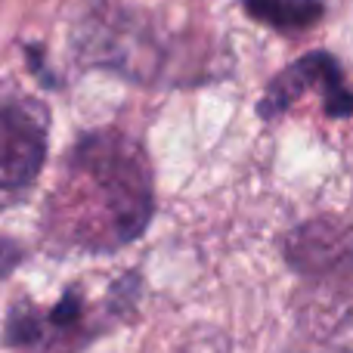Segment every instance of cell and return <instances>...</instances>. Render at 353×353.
Returning <instances> with one entry per match:
<instances>
[{
  "mask_svg": "<svg viewBox=\"0 0 353 353\" xmlns=\"http://www.w3.org/2000/svg\"><path fill=\"white\" fill-rule=\"evenodd\" d=\"M25 62H28V72L34 74L37 81H41L43 87H59V81H56V74L50 72V65H47V53H43L41 47H34V43H28L25 47Z\"/></svg>",
  "mask_w": 353,
  "mask_h": 353,
  "instance_id": "52a82bcc",
  "label": "cell"
},
{
  "mask_svg": "<svg viewBox=\"0 0 353 353\" xmlns=\"http://www.w3.org/2000/svg\"><path fill=\"white\" fill-rule=\"evenodd\" d=\"M310 90L323 97V112L329 121L353 118V84L347 81L341 59L332 50H310L294 62H288L285 68H279L257 99V118L263 124H276Z\"/></svg>",
  "mask_w": 353,
  "mask_h": 353,
  "instance_id": "277c9868",
  "label": "cell"
},
{
  "mask_svg": "<svg viewBox=\"0 0 353 353\" xmlns=\"http://www.w3.org/2000/svg\"><path fill=\"white\" fill-rule=\"evenodd\" d=\"M50 152V109L22 90L0 93V199L16 201L37 183Z\"/></svg>",
  "mask_w": 353,
  "mask_h": 353,
  "instance_id": "3957f363",
  "label": "cell"
},
{
  "mask_svg": "<svg viewBox=\"0 0 353 353\" xmlns=\"http://www.w3.org/2000/svg\"><path fill=\"white\" fill-rule=\"evenodd\" d=\"M183 353H232V350H230V341H226L223 335H217V332H205V335L195 338Z\"/></svg>",
  "mask_w": 353,
  "mask_h": 353,
  "instance_id": "9c48e42d",
  "label": "cell"
},
{
  "mask_svg": "<svg viewBox=\"0 0 353 353\" xmlns=\"http://www.w3.org/2000/svg\"><path fill=\"white\" fill-rule=\"evenodd\" d=\"M245 16L276 34H304L325 19V0H239Z\"/></svg>",
  "mask_w": 353,
  "mask_h": 353,
  "instance_id": "8992f818",
  "label": "cell"
},
{
  "mask_svg": "<svg viewBox=\"0 0 353 353\" xmlns=\"http://www.w3.org/2000/svg\"><path fill=\"white\" fill-rule=\"evenodd\" d=\"M152 217L155 171L146 146L112 124L81 134L43 211L50 242L78 254H115L146 236Z\"/></svg>",
  "mask_w": 353,
  "mask_h": 353,
  "instance_id": "6da1fadb",
  "label": "cell"
},
{
  "mask_svg": "<svg viewBox=\"0 0 353 353\" xmlns=\"http://www.w3.org/2000/svg\"><path fill=\"white\" fill-rule=\"evenodd\" d=\"M143 298V273H128L93 288L87 279L65 285L53 307L19 298L3 319V347L19 353H84L109 332L134 323Z\"/></svg>",
  "mask_w": 353,
  "mask_h": 353,
  "instance_id": "7a4b0ae2",
  "label": "cell"
},
{
  "mask_svg": "<svg viewBox=\"0 0 353 353\" xmlns=\"http://www.w3.org/2000/svg\"><path fill=\"white\" fill-rule=\"evenodd\" d=\"M282 261L310 282L353 276V223L335 214H319L279 239Z\"/></svg>",
  "mask_w": 353,
  "mask_h": 353,
  "instance_id": "5b68a950",
  "label": "cell"
},
{
  "mask_svg": "<svg viewBox=\"0 0 353 353\" xmlns=\"http://www.w3.org/2000/svg\"><path fill=\"white\" fill-rule=\"evenodd\" d=\"M22 261H25L22 245H19L16 239H6V236L0 239V279H6V276H10Z\"/></svg>",
  "mask_w": 353,
  "mask_h": 353,
  "instance_id": "ba28073f",
  "label": "cell"
}]
</instances>
